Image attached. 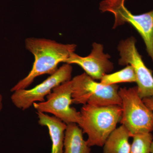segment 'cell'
Instances as JSON below:
<instances>
[{"label":"cell","mask_w":153,"mask_h":153,"mask_svg":"<svg viewBox=\"0 0 153 153\" xmlns=\"http://www.w3.org/2000/svg\"><path fill=\"white\" fill-rule=\"evenodd\" d=\"M82 129L76 123L67 124L64 136V153H91L83 137Z\"/></svg>","instance_id":"obj_11"},{"label":"cell","mask_w":153,"mask_h":153,"mask_svg":"<svg viewBox=\"0 0 153 153\" xmlns=\"http://www.w3.org/2000/svg\"><path fill=\"white\" fill-rule=\"evenodd\" d=\"M118 49L120 58L119 64L131 65L135 73L138 93L142 99L153 96V71L145 65L136 47V40L130 37L121 41Z\"/></svg>","instance_id":"obj_8"},{"label":"cell","mask_w":153,"mask_h":153,"mask_svg":"<svg viewBox=\"0 0 153 153\" xmlns=\"http://www.w3.org/2000/svg\"><path fill=\"white\" fill-rule=\"evenodd\" d=\"M38 123L47 127L52 141L50 153H64V140L67 124L59 119L44 113L36 112Z\"/></svg>","instance_id":"obj_10"},{"label":"cell","mask_w":153,"mask_h":153,"mask_svg":"<svg viewBox=\"0 0 153 153\" xmlns=\"http://www.w3.org/2000/svg\"><path fill=\"white\" fill-rule=\"evenodd\" d=\"M151 153H153V140L152 143V146H151Z\"/></svg>","instance_id":"obj_17"},{"label":"cell","mask_w":153,"mask_h":153,"mask_svg":"<svg viewBox=\"0 0 153 153\" xmlns=\"http://www.w3.org/2000/svg\"><path fill=\"white\" fill-rule=\"evenodd\" d=\"M72 67L65 63L40 84L30 89H23L13 92L12 102L17 108L26 110L35 102L45 101V98L57 86L71 79Z\"/></svg>","instance_id":"obj_7"},{"label":"cell","mask_w":153,"mask_h":153,"mask_svg":"<svg viewBox=\"0 0 153 153\" xmlns=\"http://www.w3.org/2000/svg\"><path fill=\"white\" fill-rule=\"evenodd\" d=\"M136 82L135 73L131 65H127L125 68L117 72L105 74L100 79V82L105 85H114L121 82Z\"/></svg>","instance_id":"obj_13"},{"label":"cell","mask_w":153,"mask_h":153,"mask_svg":"<svg viewBox=\"0 0 153 153\" xmlns=\"http://www.w3.org/2000/svg\"><path fill=\"white\" fill-rule=\"evenodd\" d=\"M25 47L34 56L33 67L26 77L11 89V92L26 89L36 77L45 74L51 75L57 71V66L74 53V44H63L45 38H29L25 40Z\"/></svg>","instance_id":"obj_1"},{"label":"cell","mask_w":153,"mask_h":153,"mask_svg":"<svg viewBox=\"0 0 153 153\" xmlns=\"http://www.w3.org/2000/svg\"><path fill=\"white\" fill-rule=\"evenodd\" d=\"M73 91L71 79L55 87L46 97L47 100L33 104L37 112L49 113L66 124H79L81 120L80 111L71 107Z\"/></svg>","instance_id":"obj_6"},{"label":"cell","mask_w":153,"mask_h":153,"mask_svg":"<svg viewBox=\"0 0 153 153\" xmlns=\"http://www.w3.org/2000/svg\"><path fill=\"white\" fill-rule=\"evenodd\" d=\"M125 1L103 0L100 4L99 9L102 13L110 12L114 15V28L126 23L131 25L143 38L153 62V10L141 15H134L125 7Z\"/></svg>","instance_id":"obj_5"},{"label":"cell","mask_w":153,"mask_h":153,"mask_svg":"<svg viewBox=\"0 0 153 153\" xmlns=\"http://www.w3.org/2000/svg\"><path fill=\"white\" fill-rule=\"evenodd\" d=\"M71 81L72 103L95 106H121L119 86L117 84L105 85L96 82L85 73L75 76Z\"/></svg>","instance_id":"obj_3"},{"label":"cell","mask_w":153,"mask_h":153,"mask_svg":"<svg viewBox=\"0 0 153 153\" xmlns=\"http://www.w3.org/2000/svg\"><path fill=\"white\" fill-rule=\"evenodd\" d=\"M78 126L87 135L90 147H103L110 134L116 128L121 118V106L118 105L95 106L83 105L80 110Z\"/></svg>","instance_id":"obj_2"},{"label":"cell","mask_w":153,"mask_h":153,"mask_svg":"<svg viewBox=\"0 0 153 153\" xmlns=\"http://www.w3.org/2000/svg\"><path fill=\"white\" fill-rule=\"evenodd\" d=\"M3 97L2 95L0 93V112L3 108Z\"/></svg>","instance_id":"obj_16"},{"label":"cell","mask_w":153,"mask_h":153,"mask_svg":"<svg viewBox=\"0 0 153 153\" xmlns=\"http://www.w3.org/2000/svg\"><path fill=\"white\" fill-rule=\"evenodd\" d=\"M103 49L102 44L93 43L92 50L89 55L82 57L74 52L64 63L76 64L92 79H100L114 69L113 64L109 60L110 56L108 54H105Z\"/></svg>","instance_id":"obj_9"},{"label":"cell","mask_w":153,"mask_h":153,"mask_svg":"<svg viewBox=\"0 0 153 153\" xmlns=\"http://www.w3.org/2000/svg\"><path fill=\"white\" fill-rule=\"evenodd\" d=\"M130 153H151L153 140L152 132L136 134L132 137Z\"/></svg>","instance_id":"obj_14"},{"label":"cell","mask_w":153,"mask_h":153,"mask_svg":"<svg viewBox=\"0 0 153 153\" xmlns=\"http://www.w3.org/2000/svg\"><path fill=\"white\" fill-rule=\"evenodd\" d=\"M146 105L153 111V96L143 99Z\"/></svg>","instance_id":"obj_15"},{"label":"cell","mask_w":153,"mask_h":153,"mask_svg":"<svg viewBox=\"0 0 153 153\" xmlns=\"http://www.w3.org/2000/svg\"><path fill=\"white\" fill-rule=\"evenodd\" d=\"M122 110L120 123L130 133L131 137L153 131V111L140 97L137 87L123 88L119 90Z\"/></svg>","instance_id":"obj_4"},{"label":"cell","mask_w":153,"mask_h":153,"mask_svg":"<svg viewBox=\"0 0 153 153\" xmlns=\"http://www.w3.org/2000/svg\"><path fill=\"white\" fill-rule=\"evenodd\" d=\"M130 133L122 125L110 134L103 145V153H130Z\"/></svg>","instance_id":"obj_12"}]
</instances>
